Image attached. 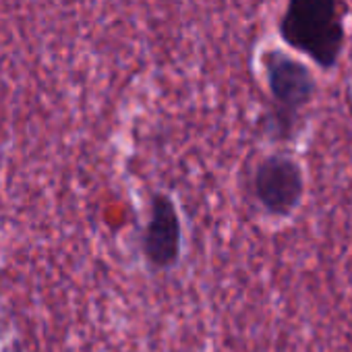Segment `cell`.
<instances>
[{"instance_id": "1", "label": "cell", "mask_w": 352, "mask_h": 352, "mask_svg": "<svg viewBox=\"0 0 352 352\" xmlns=\"http://www.w3.org/2000/svg\"><path fill=\"white\" fill-rule=\"evenodd\" d=\"M342 0H288L280 19L282 40L321 69H333L344 48Z\"/></svg>"}, {"instance_id": "2", "label": "cell", "mask_w": 352, "mask_h": 352, "mask_svg": "<svg viewBox=\"0 0 352 352\" xmlns=\"http://www.w3.org/2000/svg\"><path fill=\"white\" fill-rule=\"evenodd\" d=\"M265 75L270 94L276 102V129L280 137H288L296 114L313 100L317 83L302 63L280 50H272L265 56Z\"/></svg>"}, {"instance_id": "3", "label": "cell", "mask_w": 352, "mask_h": 352, "mask_svg": "<svg viewBox=\"0 0 352 352\" xmlns=\"http://www.w3.org/2000/svg\"><path fill=\"white\" fill-rule=\"evenodd\" d=\"M257 204L272 218H290L305 195V174L300 164L286 153L263 157L253 176Z\"/></svg>"}, {"instance_id": "4", "label": "cell", "mask_w": 352, "mask_h": 352, "mask_svg": "<svg viewBox=\"0 0 352 352\" xmlns=\"http://www.w3.org/2000/svg\"><path fill=\"white\" fill-rule=\"evenodd\" d=\"M141 253L155 272H168L183 255V222L166 193H153L149 201V220L141 234Z\"/></svg>"}]
</instances>
